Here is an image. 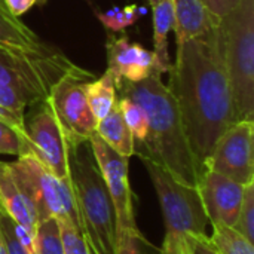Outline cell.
<instances>
[{
    "instance_id": "cell-1",
    "label": "cell",
    "mask_w": 254,
    "mask_h": 254,
    "mask_svg": "<svg viewBox=\"0 0 254 254\" xmlns=\"http://www.w3.org/2000/svg\"><path fill=\"white\" fill-rule=\"evenodd\" d=\"M168 73L167 88L177 103L201 177L220 135L238 122L220 22L207 33L179 43Z\"/></svg>"
},
{
    "instance_id": "cell-2",
    "label": "cell",
    "mask_w": 254,
    "mask_h": 254,
    "mask_svg": "<svg viewBox=\"0 0 254 254\" xmlns=\"http://www.w3.org/2000/svg\"><path fill=\"white\" fill-rule=\"evenodd\" d=\"M161 76V73L153 70L141 82L121 79L116 83L118 95L134 100L147 119L146 138L134 146V155L159 164L185 185L198 186L199 173L186 138L177 103Z\"/></svg>"
},
{
    "instance_id": "cell-3",
    "label": "cell",
    "mask_w": 254,
    "mask_h": 254,
    "mask_svg": "<svg viewBox=\"0 0 254 254\" xmlns=\"http://www.w3.org/2000/svg\"><path fill=\"white\" fill-rule=\"evenodd\" d=\"M70 180L86 241L98 254H115L116 216L89 141L70 147Z\"/></svg>"
},
{
    "instance_id": "cell-4",
    "label": "cell",
    "mask_w": 254,
    "mask_h": 254,
    "mask_svg": "<svg viewBox=\"0 0 254 254\" xmlns=\"http://www.w3.org/2000/svg\"><path fill=\"white\" fill-rule=\"evenodd\" d=\"M220 25L237 119L254 121V0H238Z\"/></svg>"
},
{
    "instance_id": "cell-5",
    "label": "cell",
    "mask_w": 254,
    "mask_h": 254,
    "mask_svg": "<svg viewBox=\"0 0 254 254\" xmlns=\"http://www.w3.org/2000/svg\"><path fill=\"white\" fill-rule=\"evenodd\" d=\"M155 188L164 220L165 238L183 241L185 237H205L208 217L198 186L185 185L159 164L140 158Z\"/></svg>"
},
{
    "instance_id": "cell-6",
    "label": "cell",
    "mask_w": 254,
    "mask_h": 254,
    "mask_svg": "<svg viewBox=\"0 0 254 254\" xmlns=\"http://www.w3.org/2000/svg\"><path fill=\"white\" fill-rule=\"evenodd\" d=\"M73 65L74 63L54 46L45 51L0 46V83L21 89L34 106L48 98L54 83Z\"/></svg>"
},
{
    "instance_id": "cell-7",
    "label": "cell",
    "mask_w": 254,
    "mask_h": 254,
    "mask_svg": "<svg viewBox=\"0 0 254 254\" xmlns=\"http://www.w3.org/2000/svg\"><path fill=\"white\" fill-rule=\"evenodd\" d=\"M7 165L18 186L31 202L37 222L51 217L68 219L82 231L71 183L57 179L31 153H22Z\"/></svg>"
},
{
    "instance_id": "cell-8",
    "label": "cell",
    "mask_w": 254,
    "mask_h": 254,
    "mask_svg": "<svg viewBox=\"0 0 254 254\" xmlns=\"http://www.w3.org/2000/svg\"><path fill=\"white\" fill-rule=\"evenodd\" d=\"M92 79L91 71L74 64L54 83L46 98L68 147L88 143L95 132L97 121L86 98V85Z\"/></svg>"
},
{
    "instance_id": "cell-9",
    "label": "cell",
    "mask_w": 254,
    "mask_h": 254,
    "mask_svg": "<svg viewBox=\"0 0 254 254\" xmlns=\"http://www.w3.org/2000/svg\"><path fill=\"white\" fill-rule=\"evenodd\" d=\"M33 107L34 112L28 122L25 121V143L22 153H31L57 179L71 183L68 167L70 147L51 106L45 100Z\"/></svg>"
},
{
    "instance_id": "cell-10",
    "label": "cell",
    "mask_w": 254,
    "mask_h": 254,
    "mask_svg": "<svg viewBox=\"0 0 254 254\" xmlns=\"http://www.w3.org/2000/svg\"><path fill=\"white\" fill-rule=\"evenodd\" d=\"M89 146L115 208L116 237L124 234L141 235L138 232L134 217L132 192H131L129 176H128L129 158L116 153L109 144H106L98 137L97 132L91 135Z\"/></svg>"
},
{
    "instance_id": "cell-11",
    "label": "cell",
    "mask_w": 254,
    "mask_h": 254,
    "mask_svg": "<svg viewBox=\"0 0 254 254\" xmlns=\"http://www.w3.org/2000/svg\"><path fill=\"white\" fill-rule=\"evenodd\" d=\"M205 170L243 186L254 183V121H238L220 135Z\"/></svg>"
},
{
    "instance_id": "cell-12",
    "label": "cell",
    "mask_w": 254,
    "mask_h": 254,
    "mask_svg": "<svg viewBox=\"0 0 254 254\" xmlns=\"http://www.w3.org/2000/svg\"><path fill=\"white\" fill-rule=\"evenodd\" d=\"M198 189L208 222L234 228L246 186L219 173L205 170L199 177Z\"/></svg>"
},
{
    "instance_id": "cell-13",
    "label": "cell",
    "mask_w": 254,
    "mask_h": 254,
    "mask_svg": "<svg viewBox=\"0 0 254 254\" xmlns=\"http://www.w3.org/2000/svg\"><path fill=\"white\" fill-rule=\"evenodd\" d=\"M107 70L113 74L115 83L121 79L141 82L155 70L153 52L140 43H132L127 36H109L106 43Z\"/></svg>"
},
{
    "instance_id": "cell-14",
    "label": "cell",
    "mask_w": 254,
    "mask_h": 254,
    "mask_svg": "<svg viewBox=\"0 0 254 254\" xmlns=\"http://www.w3.org/2000/svg\"><path fill=\"white\" fill-rule=\"evenodd\" d=\"M173 9L177 45L207 33L220 22L204 0H173Z\"/></svg>"
},
{
    "instance_id": "cell-15",
    "label": "cell",
    "mask_w": 254,
    "mask_h": 254,
    "mask_svg": "<svg viewBox=\"0 0 254 254\" xmlns=\"http://www.w3.org/2000/svg\"><path fill=\"white\" fill-rule=\"evenodd\" d=\"M0 208L19 226L34 234L37 214L13 179L7 162H0Z\"/></svg>"
},
{
    "instance_id": "cell-16",
    "label": "cell",
    "mask_w": 254,
    "mask_h": 254,
    "mask_svg": "<svg viewBox=\"0 0 254 254\" xmlns=\"http://www.w3.org/2000/svg\"><path fill=\"white\" fill-rule=\"evenodd\" d=\"M153 13V57L155 71L164 74L171 67L168 52V34L174 30V9L173 0H162L152 6Z\"/></svg>"
},
{
    "instance_id": "cell-17",
    "label": "cell",
    "mask_w": 254,
    "mask_h": 254,
    "mask_svg": "<svg viewBox=\"0 0 254 254\" xmlns=\"http://www.w3.org/2000/svg\"><path fill=\"white\" fill-rule=\"evenodd\" d=\"M0 46L25 51H45L51 45L45 43L28 25L0 6Z\"/></svg>"
},
{
    "instance_id": "cell-18",
    "label": "cell",
    "mask_w": 254,
    "mask_h": 254,
    "mask_svg": "<svg viewBox=\"0 0 254 254\" xmlns=\"http://www.w3.org/2000/svg\"><path fill=\"white\" fill-rule=\"evenodd\" d=\"M95 132L116 153L127 156V158H131L134 155V137L128 125L125 124V119L121 113L118 101L110 110V113L97 122Z\"/></svg>"
},
{
    "instance_id": "cell-19",
    "label": "cell",
    "mask_w": 254,
    "mask_h": 254,
    "mask_svg": "<svg viewBox=\"0 0 254 254\" xmlns=\"http://www.w3.org/2000/svg\"><path fill=\"white\" fill-rule=\"evenodd\" d=\"M86 98L95 121L106 118L118 101V89L113 74L106 70L98 79H92L86 85Z\"/></svg>"
},
{
    "instance_id": "cell-20",
    "label": "cell",
    "mask_w": 254,
    "mask_h": 254,
    "mask_svg": "<svg viewBox=\"0 0 254 254\" xmlns=\"http://www.w3.org/2000/svg\"><path fill=\"white\" fill-rule=\"evenodd\" d=\"M211 226L213 234L208 237V241L217 254H254V243L235 228L220 223H211Z\"/></svg>"
},
{
    "instance_id": "cell-21",
    "label": "cell",
    "mask_w": 254,
    "mask_h": 254,
    "mask_svg": "<svg viewBox=\"0 0 254 254\" xmlns=\"http://www.w3.org/2000/svg\"><path fill=\"white\" fill-rule=\"evenodd\" d=\"M36 254H64L60 222L57 217L39 222L34 231Z\"/></svg>"
},
{
    "instance_id": "cell-22",
    "label": "cell",
    "mask_w": 254,
    "mask_h": 254,
    "mask_svg": "<svg viewBox=\"0 0 254 254\" xmlns=\"http://www.w3.org/2000/svg\"><path fill=\"white\" fill-rule=\"evenodd\" d=\"M147 9L137 6V4H128L124 9L121 7H112L106 12H97L95 16L100 19V22L110 31L118 33L124 31L127 27L135 24L140 16L146 15Z\"/></svg>"
},
{
    "instance_id": "cell-23",
    "label": "cell",
    "mask_w": 254,
    "mask_h": 254,
    "mask_svg": "<svg viewBox=\"0 0 254 254\" xmlns=\"http://www.w3.org/2000/svg\"><path fill=\"white\" fill-rule=\"evenodd\" d=\"M118 106L121 109V113L125 119V124L128 125L132 137H134V146L143 143L147 134V119L143 112V109L129 97L121 95L118 97Z\"/></svg>"
},
{
    "instance_id": "cell-24",
    "label": "cell",
    "mask_w": 254,
    "mask_h": 254,
    "mask_svg": "<svg viewBox=\"0 0 254 254\" xmlns=\"http://www.w3.org/2000/svg\"><path fill=\"white\" fill-rule=\"evenodd\" d=\"M234 228L249 241L254 243V183L246 186L244 198Z\"/></svg>"
},
{
    "instance_id": "cell-25",
    "label": "cell",
    "mask_w": 254,
    "mask_h": 254,
    "mask_svg": "<svg viewBox=\"0 0 254 254\" xmlns=\"http://www.w3.org/2000/svg\"><path fill=\"white\" fill-rule=\"evenodd\" d=\"M64 254H89L85 234L77 229L68 219H58Z\"/></svg>"
},
{
    "instance_id": "cell-26",
    "label": "cell",
    "mask_w": 254,
    "mask_h": 254,
    "mask_svg": "<svg viewBox=\"0 0 254 254\" xmlns=\"http://www.w3.org/2000/svg\"><path fill=\"white\" fill-rule=\"evenodd\" d=\"M25 132H21L0 118V155L19 156L24 150Z\"/></svg>"
},
{
    "instance_id": "cell-27",
    "label": "cell",
    "mask_w": 254,
    "mask_h": 254,
    "mask_svg": "<svg viewBox=\"0 0 254 254\" xmlns=\"http://www.w3.org/2000/svg\"><path fill=\"white\" fill-rule=\"evenodd\" d=\"M0 231L6 244L7 254H31L19 241L15 232V222L0 208Z\"/></svg>"
},
{
    "instance_id": "cell-28",
    "label": "cell",
    "mask_w": 254,
    "mask_h": 254,
    "mask_svg": "<svg viewBox=\"0 0 254 254\" xmlns=\"http://www.w3.org/2000/svg\"><path fill=\"white\" fill-rule=\"evenodd\" d=\"M146 238L137 234H124L116 237L115 254H143L141 244H146Z\"/></svg>"
},
{
    "instance_id": "cell-29",
    "label": "cell",
    "mask_w": 254,
    "mask_h": 254,
    "mask_svg": "<svg viewBox=\"0 0 254 254\" xmlns=\"http://www.w3.org/2000/svg\"><path fill=\"white\" fill-rule=\"evenodd\" d=\"M185 244L188 254H217L216 250L211 247L208 237H185Z\"/></svg>"
},
{
    "instance_id": "cell-30",
    "label": "cell",
    "mask_w": 254,
    "mask_h": 254,
    "mask_svg": "<svg viewBox=\"0 0 254 254\" xmlns=\"http://www.w3.org/2000/svg\"><path fill=\"white\" fill-rule=\"evenodd\" d=\"M37 1L39 0H3V4L10 15L19 18L21 15L28 12Z\"/></svg>"
},
{
    "instance_id": "cell-31",
    "label": "cell",
    "mask_w": 254,
    "mask_h": 254,
    "mask_svg": "<svg viewBox=\"0 0 254 254\" xmlns=\"http://www.w3.org/2000/svg\"><path fill=\"white\" fill-rule=\"evenodd\" d=\"M204 1L210 7V10L219 18H223L238 3V0H204Z\"/></svg>"
},
{
    "instance_id": "cell-32",
    "label": "cell",
    "mask_w": 254,
    "mask_h": 254,
    "mask_svg": "<svg viewBox=\"0 0 254 254\" xmlns=\"http://www.w3.org/2000/svg\"><path fill=\"white\" fill-rule=\"evenodd\" d=\"M185 253V240H171V238H164V244L161 247L159 254H183Z\"/></svg>"
},
{
    "instance_id": "cell-33",
    "label": "cell",
    "mask_w": 254,
    "mask_h": 254,
    "mask_svg": "<svg viewBox=\"0 0 254 254\" xmlns=\"http://www.w3.org/2000/svg\"><path fill=\"white\" fill-rule=\"evenodd\" d=\"M0 254H7L6 244H4V240H3V235H1V231H0Z\"/></svg>"
},
{
    "instance_id": "cell-34",
    "label": "cell",
    "mask_w": 254,
    "mask_h": 254,
    "mask_svg": "<svg viewBox=\"0 0 254 254\" xmlns=\"http://www.w3.org/2000/svg\"><path fill=\"white\" fill-rule=\"evenodd\" d=\"M86 243H88V241H86ZM88 250H89V254H98L97 252H95V249H94L89 243H88Z\"/></svg>"
},
{
    "instance_id": "cell-35",
    "label": "cell",
    "mask_w": 254,
    "mask_h": 254,
    "mask_svg": "<svg viewBox=\"0 0 254 254\" xmlns=\"http://www.w3.org/2000/svg\"><path fill=\"white\" fill-rule=\"evenodd\" d=\"M147 1H149L150 6H153V4H156V3H159V1H162V0H147Z\"/></svg>"
},
{
    "instance_id": "cell-36",
    "label": "cell",
    "mask_w": 254,
    "mask_h": 254,
    "mask_svg": "<svg viewBox=\"0 0 254 254\" xmlns=\"http://www.w3.org/2000/svg\"><path fill=\"white\" fill-rule=\"evenodd\" d=\"M0 6H1V7H4V4H3V0H0ZM4 9H6V7H4ZM6 10H7V9H6Z\"/></svg>"
},
{
    "instance_id": "cell-37",
    "label": "cell",
    "mask_w": 254,
    "mask_h": 254,
    "mask_svg": "<svg viewBox=\"0 0 254 254\" xmlns=\"http://www.w3.org/2000/svg\"><path fill=\"white\" fill-rule=\"evenodd\" d=\"M183 254H188V250H186V244H185V253Z\"/></svg>"
},
{
    "instance_id": "cell-38",
    "label": "cell",
    "mask_w": 254,
    "mask_h": 254,
    "mask_svg": "<svg viewBox=\"0 0 254 254\" xmlns=\"http://www.w3.org/2000/svg\"><path fill=\"white\" fill-rule=\"evenodd\" d=\"M39 1H45V0H39Z\"/></svg>"
}]
</instances>
